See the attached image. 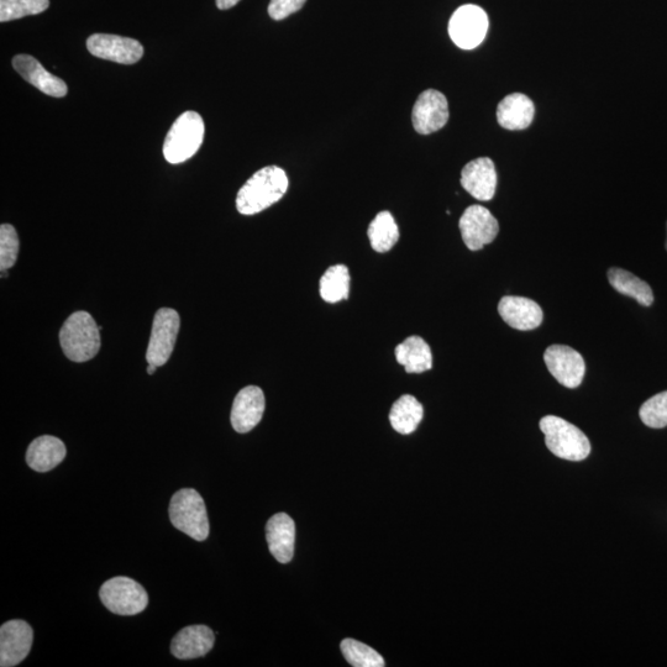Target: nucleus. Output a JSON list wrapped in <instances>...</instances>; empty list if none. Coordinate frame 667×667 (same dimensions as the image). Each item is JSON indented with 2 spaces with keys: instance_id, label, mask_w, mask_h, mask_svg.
Instances as JSON below:
<instances>
[{
  "instance_id": "bb28decb",
  "label": "nucleus",
  "mask_w": 667,
  "mask_h": 667,
  "mask_svg": "<svg viewBox=\"0 0 667 667\" xmlns=\"http://www.w3.org/2000/svg\"><path fill=\"white\" fill-rule=\"evenodd\" d=\"M346 661L354 667H383L385 660L376 650L355 639H345L340 645Z\"/></svg>"
},
{
  "instance_id": "393cba45",
  "label": "nucleus",
  "mask_w": 667,
  "mask_h": 667,
  "mask_svg": "<svg viewBox=\"0 0 667 667\" xmlns=\"http://www.w3.org/2000/svg\"><path fill=\"white\" fill-rule=\"evenodd\" d=\"M367 235L372 249L381 254L390 251L399 239V229L393 215L390 212L378 213L372 220Z\"/></svg>"
},
{
  "instance_id": "f8f14e48",
  "label": "nucleus",
  "mask_w": 667,
  "mask_h": 667,
  "mask_svg": "<svg viewBox=\"0 0 667 667\" xmlns=\"http://www.w3.org/2000/svg\"><path fill=\"white\" fill-rule=\"evenodd\" d=\"M412 120L414 129L422 135H429L443 129L449 120L448 99L443 93L428 89L414 104Z\"/></svg>"
},
{
  "instance_id": "20e7f679",
  "label": "nucleus",
  "mask_w": 667,
  "mask_h": 667,
  "mask_svg": "<svg viewBox=\"0 0 667 667\" xmlns=\"http://www.w3.org/2000/svg\"><path fill=\"white\" fill-rule=\"evenodd\" d=\"M173 527L181 530L197 542L209 537V519L203 498L193 488H183L171 498L170 509Z\"/></svg>"
},
{
  "instance_id": "5701e85b",
  "label": "nucleus",
  "mask_w": 667,
  "mask_h": 667,
  "mask_svg": "<svg viewBox=\"0 0 667 667\" xmlns=\"http://www.w3.org/2000/svg\"><path fill=\"white\" fill-rule=\"evenodd\" d=\"M424 417L422 403L411 395L402 396L393 404L390 422L397 433L408 435L416 432Z\"/></svg>"
},
{
  "instance_id": "a878e982",
  "label": "nucleus",
  "mask_w": 667,
  "mask_h": 667,
  "mask_svg": "<svg viewBox=\"0 0 667 667\" xmlns=\"http://www.w3.org/2000/svg\"><path fill=\"white\" fill-rule=\"evenodd\" d=\"M350 273L348 267L336 265L330 267L320 278V297L328 303H338L349 298Z\"/></svg>"
},
{
  "instance_id": "f03ea898",
  "label": "nucleus",
  "mask_w": 667,
  "mask_h": 667,
  "mask_svg": "<svg viewBox=\"0 0 667 667\" xmlns=\"http://www.w3.org/2000/svg\"><path fill=\"white\" fill-rule=\"evenodd\" d=\"M101 328L87 312L70 315L60 332L63 354L73 362H86L101 349Z\"/></svg>"
},
{
  "instance_id": "cd10ccee",
  "label": "nucleus",
  "mask_w": 667,
  "mask_h": 667,
  "mask_svg": "<svg viewBox=\"0 0 667 667\" xmlns=\"http://www.w3.org/2000/svg\"><path fill=\"white\" fill-rule=\"evenodd\" d=\"M50 0H0V21L18 20L49 9Z\"/></svg>"
},
{
  "instance_id": "473e14b6",
  "label": "nucleus",
  "mask_w": 667,
  "mask_h": 667,
  "mask_svg": "<svg viewBox=\"0 0 667 667\" xmlns=\"http://www.w3.org/2000/svg\"><path fill=\"white\" fill-rule=\"evenodd\" d=\"M157 370V367L154 365L147 366V374L154 375Z\"/></svg>"
},
{
  "instance_id": "f257e3e1",
  "label": "nucleus",
  "mask_w": 667,
  "mask_h": 667,
  "mask_svg": "<svg viewBox=\"0 0 667 667\" xmlns=\"http://www.w3.org/2000/svg\"><path fill=\"white\" fill-rule=\"evenodd\" d=\"M287 189L288 177L282 168H261L241 187L236 197V208L243 215L260 213L280 201Z\"/></svg>"
},
{
  "instance_id": "423d86ee",
  "label": "nucleus",
  "mask_w": 667,
  "mask_h": 667,
  "mask_svg": "<svg viewBox=\"0 0 667 667\" xmlns=\"http://www.w3.org/2000/svg\"><path fill=\"white\" fill-rule=\"evenodd\" d=\"M99 597L104 607L118 616H136L144 612L149 603L145 588L124 576L104 582Z\"/></svg>"
},
{
  "instance_id": "6ab92c4d",
  "label": "nucleus",
  "mask_w": 667,
  "mask_h": 667,
  "mask_svg": "<svg viewBox=\"0 0 667 667\" xmlns=\"http://www.w3.org/2000/svg\"><path fill=\"white\" fill-rule=\"evenodd\" d=\"M214 642V633L209 627L189 626L172 639L171 653L181 660L202 658L213 649Z\"/></svg>"
},
{
  "instance_id": "4be33fe9",
  "label": "nucleus",
  "mask_w": 667,
  "mask_h": 667,
  "mask_svg": "<svg viewBox=\"0 0 667 667\" xmlns=\"http://www.w3.org/2000/svg\"><path fill=\"white\" fill-rule=\"evenodd\" d=\"M396 359L408 374H422L433 367L432 350L420 336H411L399 344L396 348Z\"/></svg>"
},
{
  "instance_id": "1a4fd4ad",
  "label": "nucleus",
  "mask_w": 667,
  "mask_h": 667,
  "mask_svg": "<svg viewBox=\"0 0 667 667\" xmlns=\"http://www.w3.org/2000/svg\"><path fill=\"white\" fill-rule=\"evenodd\" d=\"M87 49L98 59L134 65L144 56V46L138 40L112 34H94L87 40Z\"/></svg>"
},
{
  "instance_id": "0eeeda50",
  "label": "nucleus",
  "mask_w": 667,
  "mask_h": 667,
  "mask_svg": "<svg viewBox=\"0 0 667 667\" xmlns=\"http://www.w3.org/2000/svg\"><path fill=\"white\" fill-rule=\"evenodd\" d=\"M180 325V315L173 309L162 308L156 313L146 351L147 364L156 367L166 364L175 349Z\"/></svg>"
},
{
  "instance_id": "72a5a7b5",
  "label": "nucleus",
  "mask_w": 667,
  "mask_h": 667,
  "mask_svg": "<svg viewBox=\"0 0 667 667\" xmlns=\"http://www.w3.org/2000/svg\"><path fill=\"white\" fill-rule=\"evenodd\" d=\"M666 250H667V240H666Z\"/></svg>"
},
{
  "instance_id": "39448f33",
  "label": "nucleus",
  "mask_w": 667,
  "mask_h": 667,
  "mask_svg": "<svg viewBox=\"0 0 667 667\" xmlns=\"http://www.w3.org/2000/svg\"><path fill=\"white\" fill-rule=\"evenodd\" d=\"M545 444L555 456L569 461H582L591 453V443L582 430L565 419L546 416L540 420Z\"/></svg>"
},
{
  "instance_id": "9d476101",
  "label": "nucleus",
  "mask_w": 667,
  "mask_h": 667,
  "mask_svg": "<svg viewBox=\"0 0 667 667\" xmlns=\"http://www.w3.org/2000/svg\"><path fill=\"white\" fill-rule=\"evenodd\" d=\"M544 360L550 374L560 385L576 388L584 381L586 372L584 357L570 346H550L545 351Z\"/></svg>"
},
{
  "instance_id": "9b49d317",
  "label": "nucleus",
  "mask_w": 667,
  "mask_h": 667,
  "mask_svg": "<svg viewBox=\"0 0 667 667\" xmlns=\"http://www.w3.org/2000/svg\"><path fill=\"white\" fill-rule=\"evenodd\" d=\"M459 227L462 240L471 251H479L497 238L500 225L490 210L482 206H471L462 214Z\"/></svg>"
},
{
  "instance_id": "412c9836",
  "label": "nucleus",
  "mask_w": 667,
  "mask_h": 667,
  "mask_svg": "<svg viewBox=\"0 0 667 667\" xmlns=\"http://www.w3.org/2000/svg\"><path fill=\"white\" fill-rule=\"evenodd\" d=\"M534 113L532 99L522 93H513L498 105L497 120L504 129L524 130L532 124Z\"/></svg>"
},
{
  "instance_id": "dca6fc26",
  "label": "nucleus",
  "mask_w": 667,
  "mask_h": 667,
  "mask_svg": "<svg viewBox=\"0 0 667 667\" xmlns=\"http://www.w3.org/2000/svg\"><path fill=\"white\" fill-rule=\"evenodd\" d=\"M498 313L509 327L522 332L537 329L543 323L544 313L532 299L506 296L498 304Z\"/></svg>"
},
{
  "instance_id": "6e6552de",
  "label": "nucleus",
  "mask_w": 667,
  "mask_h": 667,
  "mask_svg": "<svg viewBox=\"0 0 667 667\" xmlns=\"http://www.w3.org/2000/svg\"><path fill=\"white\" fill-rule=\"evenodd\" d=\"M488 18L485 10L477 5L467 4L459 8L450 19L451 40L460 49L472 50L486 38Z\"/></svg>"
},
{
  "instance_id": "2f4dec72",
  "label": "nucleus",
  "mask_w": 667,
  "mask_h": 667,
  "mask_svg": "<svg viewBox=\"0 0 667 667\" xmlns=\"http://www.w3.org/2000/svg\"><path fill=\"white\" fill-rule=\"evenodd\" d=\"M239 2L240 0H215V3H217V7L220 10H227L233 8Z\"/></svg>"
},
{
  "instance_id": "a211bd4d",
  "label": "nucleus",
  "mask_w": 667,
  "mask_h": 667,
  "mask_svg": "<svg viewBox=\"0 0 667 667\" xmlns=\"http://www.w3.org/2000/svg\"><path fill=\"white\" fill-rule=\"evenodd\" d=\"M266 539L270 553L278 563L288 564L293 559L296 542V524L286 513H277L266 525Z\"/></svg>"
},
{
  "instance_id": "7ed1b4c3",
  "label": "nucleus",
  "mask_w": 667,
  "mask_h": 667,
  "mask_svg": "<svg viewBox=\"0 0 667 667\" xmlns=\"http://www.w3.org/2000/svg\"><path fill=\"white\" fill-rule=\"evenodd\" d=\"M203 118L197 112L183 113L172 124L164 143V156L172 165L183 164L201 149L204 140Z\"/></svg>"
},
{
  "instance_id": "c756f323",
  "label": "nucleus",
  "mask_w": 667,
  "mask_h": 667,
  "mask_svg": "<svg viewBox=\"0 0 667 667\" xmlns=\"http://www.w3.org/2000/svg\"><path fill=\"white\" fill-rule=\"evenodd\" d=\"M19 254L17 230L10 224L0 227V269L7 271L15 265Z\"/></svg>"
},
{
  "instance_id": "4468645a",
  "label": "nucleus",
  "mask_w": 667,
  "mask_h": 667,
  "mask_svg": "<svg viewBox=\"0 0 667 667\" xmlns=\"http://www.w3.org/2000/svg\"><path fill=\"white\" fill-rule=\"evenodd\" d=\"M265 412V395L260 387L248 386L238 393L231 409V425L235 432L249 433L261 422Z\"/></svg>"
},
{
  "instance_id": "7c9ffc66",
  "label": "nucleus",
  "mask_w": 667,
  "mask_h": 667,
  "mask_svg": "<svg viewBox=\"0 0 667 667\" xmlns=\"http://www.w3.org/2000/svg\"><path fill=\"white\" fill-rule=\"evenodd\" d=\"M307 0H271L269 14L273 20H283L298 12Z\"/></svg>"
},
{
  "instance_id": "2eb2a0df",
  "label": "nucleus",
  "mask_w": 667,
  "mask_h": 667,
  "mask_svg": "<svg viewBox=\"0 0 667 667\" xmlns=\"http://www.w3.org/2000/svg\"><path fill=\"white\" fill-rule=\"evenodd\" d=\"M461 186L479 201H491L497 187V173L493 161L488 157H480L469 162L461 172Z\"/></svg>"
},
{
  "instance_id": "b1692460",
  "label": "nucleus",
  "mask_w": 667,
  "mask_h": 667,
  "mask_svg": "<svg viewBox=\"0 0 667 667\" xmlns=\"http://www.w3.org/2000/svg\"><path fill=\"white\" fill-rule=\"evenodd\" d=\"M608 280L614 290L623 296L634 298L642 306L650 307L654 303L651 287L633 273L622 269H611L608 271Z\"/></svg>"
},
{
  "instance_id": "ddd939ff",
  "label": "nucleus",
  "mask_w": 667,
  "mask_h": 667,
  "mask_svg": "<svg viewBox=\"0 0 667 667\" xmlns=\"http://www.w3.org/2000/svg\"><path fill=\"white\" fill-rule=\"evenodd\" d=\"M33 628L24 621H9L0 627V666L14 667L25 660L33 647Z\"/></svg>"
},
{
  "instance_id": "c85d7f7f",
  "label": "nucleus",
  "mask_w": 667,
  "mask_h": 667,
  "mask_svg": "<svg viewBox=\"0 0 667 667\" xmlns=\"http://www.w3.org/2000/svg\"><path fill=\"white\" fill-rule=\"evenodd\" d=\"M640 419L649 428L667 427V391L651 397L640 408Z\"/></svg>"
},
{
  "instance_id": "f3484780",
  "label": "nucleus",
  "mask_w": 667,
  "mask_h": 667,
  "mask_svg": "<svg viewBox=\"0 0 667 667\" xmlns=\"http://www.w3.org/2000/svg\"><path fill=\"white\" fill-rule=\"evenodd\" d=\"M14 70L24 78L26 82L33 84L47 96L62 98L68 92L67 84L61 78L47 72L44 66L30 55H17L13 59Z\"/></svg>"
},
{
  "instance_id": "aec40b11",
  "label": "nucleus",
  "mask_w": 667,
  "mask_h": 667,
  "mask_svg": "<svg viewBox=\"0 0 667 667\" xmlns=\"http://www.w3.org/2000/svg\"><path fill=\"white\" fill-rule=\"evenodd\" d=\"M66 446L62 440L51 435L35 439L26 451V462L36 472H49L65 460Z\"/></svg>"
}]
</instances>
